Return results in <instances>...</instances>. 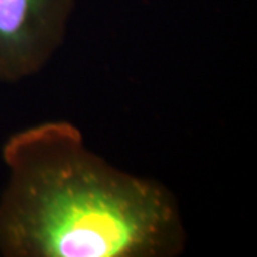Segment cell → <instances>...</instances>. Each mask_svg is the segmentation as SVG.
I'll list each match as a JSON object with an SVG mask.
<instances>
[{
	"label": "cell",
	"instance_id": "6da1fadb",
	"mask_svg": "<svg viewBox=\"0 0 257 257\" xmlns=\"http://www.w3.org/2000/svg\"><path fill=\"white\" fill-rule=\"evenodd\" d=\"M5 257H176L183 214L159 180L117 169L66 120L22 128L2 149Z\"/></svg>",
	"mask_w": 257,
	"mask_h": 257
},
{
	"label": "cell",
	"instance_id": "7a4b0ae2",
	"mask_svg": "<svg viewBox=\"0 0 257 257\" xmlns=\"http://www.w3.org/2000/svg\"><path fill=\"white\" fill-rule=\"evenodd\" d=\"M76 0H0V83L40 73L63 46Z\"/></svg>",
	"mask_w": 257,
	"mask_h": 257
}]
</instances>
